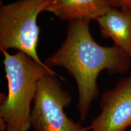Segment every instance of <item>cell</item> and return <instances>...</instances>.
<instances>
[{
  "label": "cell",
  "instance_id": "5",
  "mask_svg": "<svg viewBox=\"0 0 131 131\" xmlns=\"http://www.w3.org/2000/svg\"><path fill=\"white\" fill-rule=\"evenodd\" d=\"M101 113L88 126L91 131H124L131 127V75L101 98Z\"/></svg>",
  "mask_w": 131,
  "mask_h": 131
},
{
  "label": "cell",
  "instance_id": "3",
  "mask_svg": "<svg viewBox=\"0 0 131 131\" xmlns=\"http://www.w3.org/2000/svg\"><path fill=\"white\" fill-rule=\"evenodd\" d=\"M53 0H18L0 7V50L14 49L44 64L37 53L38 16Z\"/></svg>",
  "mask_w": 131,
  "mask_h": 131
},
{
  "label": "cell",
  "instance_id": "9",
  "mask_svg": "<svg viewBox=\"0 0 131 131\" xmlns=\"http://www.w3.org/2000/svg\"><path fill=\"white\" fill-rule=\"evenodd\" d=\"M124 131H131V130H124Z\"/></svg>",
  "mask_w": 131,
  "mask_h": 131
},
{
  "label": "cell",
  "instance_id": "1",
  "mask_svg": "<svg viewBox=\"0 0 131 131\" xmlns=\"http://www.w3.org/2000/svg\"><path fill=\"white\" fill-rule=\"evenodd\" d=\"M90 21H69L65 40L44 62L50 68L63 67L75 79L81 122L86 119L92 102L99 95L96 82L101 72L106 70L111 73H124L130 66L131 58L119 47L96 43L90 32Z\"/></svg>",
  "mask_w": 131,
  "mask_h": 131
},
{
  "label": "cell",
  "instance_id": "7",
  "mask_svg": "<svg viewBox=\"0 0 131 131\" xmlns=\"http://www.w3.org/2000/svg\"><path fill=\"white\" fill-rule=\"evenodd\" d=\"M103 38H110L131 58V10L112 7L96 19Z\"/></svg>",
  "mask_w": 131,
  "mask_h": 131
},
{
  "label": "cell",
  "instance_id": "8",
  "mask_svg": "<svg viewBox=\"0 0 131 131\" xmlns=\"http://www.w3.org/2000/svg\"><path fill=\"white\" fill-rule=\"evenodd\" d=\"M112 7L131 10V0H110Z\"/></svg>",
  "mask_w": 131,
  "mask_h": 131
},
{
  "label": "cell",
  "instance_id": "2",
  "mask_svg": "<svg viewBox=\"0 0 131 131\" xmlns=\"http://www.w3.org/2000/svg\"><path fill=\"white\" fill-rule=\"evenodd\" d=\"M1 51L8 85L7 95L1 96V130L28 131L31 127V103L39 81L48 74H57L23 52L12 55L6 50Z\"/></svg>",
  "mask_w": 131,
  "mask_h": 131
},
{
  "label": "cell",
  "instance_id": "6",
  "mask_svg": "<svg viewBox=\"0 0 131 131\" xmlns=\"http://www.w3.org/2000/svg\"><path fill=\"white\" fill-rule=\"evenodd\" d=\"M110 0H53L44 12L61 21L96 19L112 7Z\"/></svg>",
  "mask_w": 131,
  "mask_h": 131
},
{
  "label": "cell",
  "instance_id": "4",
  "mask_svg": "<svg viewBox=\"0 0 131 131\" xmlns=\"http://www.w3.org/2000/svg\"><path fill=\"white\" fill-rule=\"evenodd\" d=\"M57 75L40 80L34 100L30 126L35 131H89L69 118L64 111L72 102L70 94L61 87Z\"/></svg>",
  "mask_w": 131,
  "mask_h": 131
}]
</instances>
